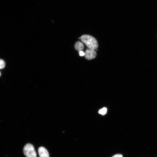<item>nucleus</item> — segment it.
Returning a JSON list of instances; mask_svg holds the SVG:
<instances>
[{
	"label": "nucleus",
	"instance_id": "4",
	"mask_svg": "<svg viewBox=\"0 0 157 157\" xmlns=\"http://www.w3.org/2000/svg\"><path fill=\"white\" fill-rule=\"evenodd\" d=\"M38 152L40 157H49L48 151L43 147H41L38 148Z\"/></svg>",
	"mask_w": 157,
	"mask_h": 157
},
{
	"label": "nucleus",
	"instance_id": "2",
	"mask_svg": "<svg viewBox=\"0 0 157 157\" xmlns=\"http://www.w3.org/2000/svg\"><path fill=\"white\" fill-rule=\"evenodd\" d=\"M23 153L26 157H36V153L33 146L31 144L28 143L24 147Z\"/></svg>",
	"mask_w": 157,
	"mask_h": 157
},
{
	"label": "nucleus",
	"instance_id": "6",
	"mask_svg": "<svg viewBox=\"0 0 157 157\" xmlns=\"http://www.w3.org/2000/svg\"><path fill=\"white\" fill-rule=\"evenodd\" d=\"M106 112L107 108H103L99 110L98 113L102 115H104L106 114Z\"/></svg>",
	"mask_w": 157,
	"mask_h": 157
},
{
	"label": "nucleus",
	"instance_id": "5",
	"mask_svg": "<svg viewBox=\"0 0 157 157\" xmlns=\"http://www.w3.org/2000/svg\"><path fill=\"white\" fill-rule=\"evenodd\" d=\"M75 48L78 51H81L84 48V45L83 43L79 41L76 42L74 45Z\"/></svg>",
	"mask_w": 157,
	"mask_h": 157
},
{
	"label": "nucleus",
	"instance_id": "8",
	"mask_svg": "<svg viewBox=\"0 0 157 157\" xmlns=\"http://www.w3.org/2000/svg\"><path fill=\"white\" fill-rule=\"evenodd\" d=\"M79 54L80 56H82L85 55V53L82 51H79Z\"/></svg>",
	"mask_w": 157,
	"mask_h": 157
},
{
	"label": "nucleus",
	"instance_id": "10",
	"mask_svg": "<svg viewBox=\"0 0 157 157\" xmlns=\"http://www.w3.org/2000/svg\"><path fill=\"white\" fill-rule=\"evenodd\" d=\"M1 72H0V76H1Z\"/></svg>",
	"mask_w": 157,
	"mask_h": 157
},
{
	"label": "nucleus",
	"instance_id": "7",
	"mask_svg": "<svg viewBox=\"0 0 157 157\" xmlns=\"http://www.w3.org/2000/svg\"><path fill=\"white\" fill-rule=\"evenodd\" d=\"M5 66L4 61L2 59H0V69L3 68Z\"/></svg>",
	"mask_w": 157,
	"mask_h": 157
},
{
	"label": "nucleus",
	"instance_id": "9",
	"mask_svg": "<svg viewBox=\"0 0 157 157\" xmlns=\"http://www.w3.org/2000/svg\"><path fill=\"white\" fill-rule=\"evenodd\" d=\"M112 157H123L122 155L120 154H117L113 155Z\"/></svg>",
	"mask_w": 157,
	"mask_h": 157
},
{
	"label": "nucleus",
	"instance_id": "3",
	"mask_svg": "<svg viewBox=\"0 0 157 157\" xmlns=\"http://www.w3.org/2000/svg\"><path fill=\"white\" fill-rule=\"evenodd\" d=\"M97 53L96 51L93 50L87 49L85 53V58L88 60H90L96 57Z\"/></svg>",
	"mask_w": 157,
	"mask_h": 157
},
{
	"label": "nucleus",
	"instance_id": "1",
	"mask_svg": "<svg viewBox=\"0 0 157 157\" xmlns=\"http://www.w3.org/2000/svg\"><path fill=\"white\" fill-rule=\"evenodd\" d=\"M80 39L88 48L94 50L98 47V44L96 40L93 37L87 35H84L80 37Z\"/></svg>",
	"mask_w": 157,
	"mask_h": 157
}]
</instances>
